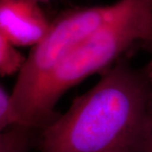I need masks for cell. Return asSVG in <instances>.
I'll return each mask as SVG.
<instances>
[{
	"label": "cell",
	"mask_w": 152,
	"mask_h": 152,
	"mask_svg": "<svg viewBox=\"0 0 152 152\" xmlns=\"http://www.w3.org/2000/svg\"><path fill=\"white\" fill-rule=\"evenodd\" d=\"M16 125V118L11 108L10 95L0 86V130Z\"/></svg>",
	"instance_id": "7"
},
{
	"label": "cell",
	"mask_w": 152,
	"mask_h": 152,
	"mask_svg": "<svg viewBox=\"0 0 152 152\" xmlns=\"http://www.w3.org/2000/svg\"><path fill=\"white\" fill-rule=\"evenodd\" d=\"M25 60L24 55L0 31V75H12L19 73Z\"/></svg>",
	"instance_id": "6"
},
{
	"label": "cell",
	"mask_w": 152,
	"mask_h": 152,
	"mask_svg": "<svg viewBox=\"0 0 152 152\" xmlns=\"http://www.w3.org/2000/svg\"><path fill=\"white\" fill-rule=\"evenodd\" d=\"M33 131L17 125L0 130V152H29Z\"/></svg>",
	"instance_id": "5"
},
{
	"label": "cell",
	"mask_w": 152,
	"mask_h": 152,
	"mask_svg": "<svg viewBox=\"0 0 152 152\" xmlns=\"http://www.w3.org/2000/svg\"><path fill=\"white\" fill-rule=\"evenodd\" d=\"M152 99V69L121 58L41 129L38 152H137Z\"/></svg>",
	"instance_id": "1"
},
{
	"label": "cell",
	"mask_w": 152,
	"mask_h": 152,
	"mask_svg": "<svg viewBox=\"0 0 152 152\" xmlns=\"http://www.w3.org/2000/svg\"><path fill=\"white\" fill-rule=\"evenodd\" d=\"M126 0L108 5L76 9L51 22L44 37L31 48L10 95L11 108L20 126L23 114L55 67L79 44L124 9Z\"/></svg>",
	"instance_id": "3"
},
{
	"label": "cell",
	"mask_w": 152,
	"mask_h": 152,
	"mask_svg": "<svg viewBox=\"0 0 152 152\" xmlns=\"http://www.w3.org/2000/svg\"><path fill=\"white\" fill-rule=\"evenodd\" d=\"M147 48L150 49V51L151 52V54H152V42H151V43L149 44L148 46H147ZM149 64L151 65V69H152V58H151V61L149 62Z\"/></svg>",
	"instance_id": "9"
},
{
	"label": "cell",
	"mask_w": 152,
	"mask_h": 152,
	"mask_svg": "<svg viewBox=\"0 0 152 152\" xmlns=\"http://www.w3.org/2000/svg\"><path fill=\"white\" fill-rule=\"evenodd\" d=\"M50 24L36 0H0V31L15 47L32 48Z\"/></svg>",
	"instance_id": "4"
},
{
	"label": "cell",
	"mask_w": 152,
	"mask_h": 152,
	"mask_svg": "<svg viewBox=\"0 0 152 152\" xmlns=\"http://www.w3.org/2000/svg\"><path fill=\"white\" fill-rule=\"evenodd\" d=\"M36 1H37L38 3H45V2H49V1H51V0H36Z\"/></svg>",
	"instance_id": "10"
},
{
	"label": "cell",
	"mask_w": 152,
	"mask_h": 152,
	"mask_svg": "<svg viewBox=\"0 0 152 152\" xmlns=\"http://www.w3.org/2000/svg\"><path fill=\"white\" fill-rule=\"evenodd\" d=\"M152 42V0H126L124 9L74 48L55 67L34 96L20 126L42 129L58 116L54 107L71 87L103 72L136 45Z\"/></svg>",
	"instance_id": "2"
},
{
	"label": "cell",
	"mask_w": 152,
	"mask_h": 152,
	"mask_svg": "<svg viewBox=\"0 0 152 152\" xmlns=\"http://www.w3.org/2000/svg\"><path fill=\"white\" fill-rule=\"evenodd\" d=\"M137 152H152V99L145 127Z\"/></svg>",
	"instance_id": "8"
}]
</instances>
